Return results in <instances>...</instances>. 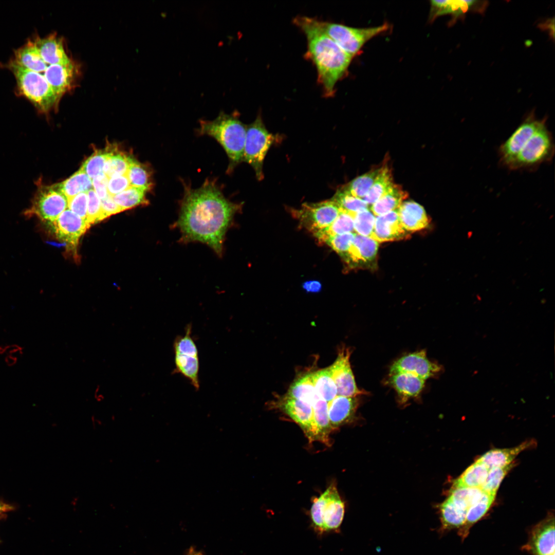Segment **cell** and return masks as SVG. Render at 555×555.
<instances>
[{
    "mask_svg": "<svg viewBox=\"0 0 555 555\" xmlns=\"http://www.w3.org/2000/svg\"><path fill=\"white\" fill-rule=\"evenodd\" d=\"M489 471L484 464L477 460L454 481L453 488H481Z\"/></svg>",
    "mask_w": 555,
    "mask_h": 555,
    "instance_id": "cell-29",
    "label": "cell"
},
{
    "mask_svg": "<svg viewBox=\"0 0 555 555\" xmlns=\"http://www.w3.org/2000/svg\"><path fill=\"white\" fill-rule=\"evenodd\" d=\"M350 354L349 348L342 347L336 360L328 367L336 385L338 396L356 397L366 393L356 385L349 362Z\"/></svg>",
    "mask_w": 555,
    "mask_h": 555,
    "instance_id": "cell-12",
    "label": "cell"
},
{
    "mask_svg": "<svg viewBox=\"0 0 555 555\" xmlns=\"http://www.w3.org/2000/svg\"><path fill=\"white\" fill-rule=\"evenodd\" d=\"M341 211L332 199L317 203H304L299 209L292 210V215L303 227L313 234L327 228Z\"/></svg>",
    "mask_w": 555,
    "mask_h": 555,
    "instance_id": "cell-10",
    "label": "cell"
},
{
    "mask_svg": "<svg viewBox=\"0 0 555 555\" xmlns=\"http://www.w3.org/2000/svg\"><path fill=\"white\" fill-rule=\"evenodd\" d=\"M303 288L308 292H318L321 288V284L317 281H307L304 283Z\"/></svg>",
    "mask_w": 555,
    "mask_h": 555,
    "instance_id": "cell-53",
    "label": "cell"
},
{
    "mask_svg": "<svg viewBox=\"0 0 555 555\" xmlns=\"http://www.w3.org/2000/svg\"><path fill=\"white\" fill-rule=\"evenodd\" d=\"M355 214L341 210L336 219L327 228L320 230L313 235L320 243L333 236L355 233L354 216Z\"/></svg>",
    "mask_w": 555,
    "mask_h": 555,
    "instance_id": "cell-28",
    "label": "cell"
},
{
    "mask_svg": "<svg viewBox=\"0 0 555 555\" xmlns=\"http://www.w3.org/2000/svg\"><path fill=\"white\" fill-rule=\"evenodd\" d=\"M312 407L316 430V440L328 445L329 435L332 429L328 418V402L319 398L313 403Z\"/></svg>",
    "mask_w": 555,
    "mask_h": 555,
    "instance_id": "cell-31",
    "label": "cell"
},
{
    "mask_svg": "<svg viewBox=\"0 0 555 555\" xmlns=\"http://www.w3.org/2000/svg\"><path fill=\"white\" fill-rule=\"evenodd\" d=\"M379 243L370 237L356 234L343 260L349 268H370L376 264Z\"/></svg>",
    "mask_w": 555,
    "mask_h": 555,
    "instance_id": "cell-15",
    "label": "cell"
},
{
    "mask_svg": "<svg viewBox=\"0 0 555 555\" xmlns=\"http://www.w3.org/2000/svg\"><path fill=\"white\" fill-rule=\"evenodd\" d=\"M513 465V464L511 463L504 467L489 470L486 481L481 487L482 489L488 493L496 495L501 483Z\"/></svg>",
    "mask_w": 555,
    "mask_h": 555,
    "instance_id": "cell-46",
    "label": "cell"
},
{
    "mask_svg": "<svg viewBox=\"0 0 555 555\" xmlns=\"http://www.w3.org/2000/svg\"><path fill=\"white\" fill-rule=\"evenodd\" d=\"M400 221L407 232H415L425 228L430 220L423 207L412 200L403 202L398 209Z\"/></svg>",
    "mask_w": 555,
    "mask_h": 555,
    "instance_id": "cell-21",
    "label": "cell"
},
{
    "mask_svg": "<svg viewBox=\"0 0 555 555\" xmlns=\"http://www.w3.org/2000/svg\"><path fill=\"white\" fill-rule=\"evenodd\" d=\"M8 66L15 77L20 94L28 99L39 111L47 113L57 107L60 99L44 75L27 69L13 60L10 62Z\"/></svg>",
    "mask_w": 555,
    "mask_h": 555,
    "instance_id": "cell-5",
    "label": "cell"
},
{
    "mask_svg": "<svg viewBox=\"0 0 555 555\" xmlns=\"http://www.w3.org/2000/svg\"><path fill=\"white\" fill-rule=\"evenodd\" d=\"M42 58L47 64H67L71 61L66 54L62 40L55 34L33 41Z\"/></svg>",
    "mask_w": 555,
    "mask_h": 555,
    "instance_id": "cell-20",
    "label": "cell"
},
{
    "mask_svg": "<svg viewBox=\"0 0 555 555\" xmlns=\"http://www.w3.org/2000/svg\"><path fill=\"white\" fill-rule=\"evenodd\" d=\"M408 193L398 184L392 188L380 199L369 206V209L375 216L383 215L399 209Z\"/></svg>",
    "mask_w": 555,
    "mask_h": 555,
    "instance_id": "cell-26",
    "label": "cell"
},
{
    "mask_svg": "<svg viewBox=\"0 0 555 555\" xmlns=\"http://www.w3.org/2000/svg\"><path fill=\"white\" fill-rule=\"evenodd\" d=\"M376 216L369 209L355 214L354 216V231L358 235L371 237L375 225Z\"/></svg>",
    "mask_w": 555,
    "mask_h": 555,
    "instance_id": "cell-44",
    "label": "cell"
},
{
    "mask_svg": "<svg viewBox=\"0 0 555 555\" xmlns=\"http://www.w3.org/2000/svg\"><path fill=\"white\" fill-rule=\"evenodd\" d=\"M59 184L68 199L81 193L87 192L92 189V179L81 169Z\"/></svg>",
    "mask_w": 555,
    "mask_h": 555,
    "instance_id": "cell-35",
    "label": "cell"
},
{
    "mask_svg": "<svg viewBox=\"0 0 555 555\" xmlns=\"http://www.w3.org/2000/svg\"><path fill=\"white\" fill-rule=\"evenodd\" d=\"M379 170L380 168L374 169L356 177L343 188L353 196L363 199L371 188Z\"/></svg>",
    "mask_w": 555,
    "mask_h": 555,
    "instance_id": "cell-40",
    "label": "cell"
},
{
    "mask_svg": "<svg viewBox=\"0 0 555 555\" xmlns=\"http://www.w3.org/2000/svg\"><path fill=\"white\" fill-rule=\"evenodd\" d=\"M293 22L306 36L307 48L305 57L316 67L318 82L324 95L332 96L336 84L345 74L353 58L324 32L320 20L300 16H297Z\"/></svg>",
    "mask_w": 555,
    "mask_h": 555,
    "instance_id": "cell-2",
    "label": "cell"
},
{
    "mask_svg": "<svg viewBox=\"0 0 555 555\" xmlns=\"http://www.w3.org/2000/svg\"><path fill=\"white\" fill-rule=\"evenodd\" d=\"M107 157V151L105 148L103 150H96L83 163L80 169L83 170L88 177L92 179L94 178L103 173L105 162Z\"/></svg>",
    "mask_w": 555,
    "mask_h": 555,
    "instance_id": "cell-43",
    "label": "cell"
},
{
    "mask_svg": "<svg viewBox=\"0 0 555 555\" xmlns=\"http://www.w3.org/2000/svg\"><path fill=\"white\" fill-rule=\"evenodd\" d=\"M359 404L356 397L336 396L328 402V414L332 429L353 419Z\"/></svg>",
    "mask_w": 555,
    "mask_h": 555,
    "instance_id": "cell-19",
    "label": "cell"
},
{
    "mask_svg": "<svg viewBox=\"0 0 555 555\" xmlns=\"http://www.w3.org/2000/svg\"><path fill=\"white\" fill-rule=\"evenodd\" d=\"M286 396L303 401L311 405L321 398L314 386L311 373H307L295 380L290 386Z\"/></svg>",
    "mask_w": 555,
    "mask_h": 555,
    "instance_id": "cell-30",
    "label": "cell"
},
{
    "mask_svg": "<svg viewBox=\"0 0 555 555\" xmlns=\"http://www.w3.org/2000/svg\"><path fill=\"white\" fill-rule=\"evenodd\" d=\"M442 367L430 361L424 350L403 356L392 365L390 375L397 373H408L426 379L438 374Z\"/></svg>",
    "mask_w": 555,
    "mask_h": 555,
    "instance_id": "cell-14",
    "label": "cell"
},
{
    "mask_svg": "<svg viewBox=\"0 0 555 555\" xmlns=\"http://www.w3.org/2000/svg\"><path fill=\"white\" fill-rule=\"evenodd\" d=\"M87 211L86 221L89 227L100 221L101 200L93 189L87 192Z\"/></svg>",
    "mask_w": 555,
    "mask_h": 555,
    "instance_id": "cell-48",
    "label": "cell"
},
{
    "mask_svg": "<svg viewBox=\"0 0 555 555\" xmlns=\"http://www.w3.org/2000/svg\"><path fill=\"white\" fill-rule=\"evenodd\" d=\"M440 510L444 527H459L464 525L467 512L455 505L448 498L441 504Z\"/></svg>",
    "mask_w": 555,
    "mask_h": 555,
    "instance_id": "cell-38",
    "label": "cell"
},
{
    "mask_svg": "<svg viewBox=\"0 0 555 555\" xmlns=\"http://www.w3.org/2000/svg\"><path fill=\"white\" fill-rule=\"evenodd\" d=\"M554 18L552 19H548L544 22H542L539 25V27L543 30L548 29L550 33V36L554 40Z\"/></svg>",
    "mask_w": 555,
    "mask_h": 555,
    "instance_id": "cell-54",
    "label": "cell"
},
{
    "mask_svg": "<svg viewBox=\"0 0 555 555\" xmlns=\"http://www.w3.org/2000/svg\"><path fill=\"white\" fill-rule=\"evenodd\" d=\"M76 68L71 62L67 64H53L47 66L44 76L59 99L73 87Z\"/></svg>",
    "mask_w": 555,
    "mask_h": 555,
    "instance_id": "cell-18",
    "label": "cell"
},
{
    "mask_svg": "<svg viewBox=\"0 0 555 555\" xmlns=\"http://www.w3.org/2000/svg\"><path fill=\"white\" fill-rule=\"evenodd\" d=\"M424 380L410 373H397L390 375L388 382L402 399L417 396L424 387Z\"/></svg>",
    "mask_w": 555,
    "mask_h": 555,
    "instance_id": "cell-22",
    "label": "cell"
},
{
    "mask_svg": "<svg viewBox=\"0 0 555 555\" xmlns=\"http://www.w3.org/2000/svg\"><path fill=\"white\" fill-rule=\"evenodd\" d=\"M394 184L391 169L385 164L380 168L371 188L363 199L369 207L386 194Z\"/></svg>",
    "mask_w": 555,
    "mask_h": 555,
    "instance_id": "cell-32",
    "label": "cell"
},
{
    "mask_svg": "<svg viewBox=\"0 0 555 555\" xmlns=\"http://www.w3.org/2000/svg\"><path fill=\"white\" fill-rule=\"evenodd\" d=\"M331 199L341 210L354 214L369 209V206L363 199L353 196L343 187L339 189Z\"/></svg>",
    "mask_w": 555,
    "mask_h": 555,
    "instance_id": "cell-41",
    "label": "cell"
},
{
    "mask_svg": "<svg viewBox=\"0 0 555 555\" xmlns=\"http://www.w3.org/2000/svg\"><path fill=\"white\" fill-rule=\"evenodd\" d=\"M279 406L300 426L310 442L316 440L313 409L310 404L286 396L279 402Z\"/></svg>",
    "mask_w": 555,
    "mask_h": 555,
    "instance_id": "cell-16",
    "label": "cell"
},
{
    "mask_svg": "<svg viewBox=\"0 0 555 555\" xmlns=\"http://www.w3.org/2000/svg\"><path fill=\"white\" fill-rule=\"evenodd\" d=\"M107 157L103 173L109 178L114 176L126 174L133 158L120 151L116 145L105 147Z\"/></svg>",
    "mask_w": 555,
    "mask_h": 555,
    "instance_id": "cell-27",
    "label": "cell"
},
{
    "mask_svg": "<svg viewBox=\"0 0 555 555\" xmlns=\"http://www.w3.org/2000/svg\"><path fill=\"white\" fill-rule=\"evenodd\" d=\"M484 493L481 488L452 487L448 498L467 512L472 505L482 498Z\"/></svg>",
    "mask_w": 555,
    "mask_h": 555,
    "instance_id": "cell-39",
    "label": "cell"
},
{
    "mask_svg": "<svg viewBox=\"0 0 555 555\" xmlns=\"http://www.w3.org/2000/svg\"><path fill=\"white\" fill-rule=\"evenodd\" d=\"M312 380L319 396L327 402L337 396L335 382L328 367L311 373Z\"/></svg>",
    "mask_w": 555,
    "mask_h": 555,
    "instance_id": "cell-33",
    "label": "cell"
},
{
    "mask_svg": "<svg viewBox=\"0 0 555 555\" xmlns=\"http://www.w3.org/2000/svg\"><path fill=\"white\" fill-rule=\"evenodd\" d=\"M87 202V192L81 193L68 199V209L80 217L86 219Z\"/></svg>",
    "mask_w": 555,
    "mask_h": 555,
    "instance_id": "cell-49",
    "label": "cell"
},
{
    "mask_svg": "<svg viewBox=\"0 0 555 555\" xmlns=\"http://www.w3.org/2000/svg\"><path fill=\"white\" fill-rule=\"evenodd\" d=\"M546 121L545 117L514 135L510 145L512 161L508 170L534 171L550 162L554 154V143Z\"/></svg>",
    "mask_w": 555,
    "mask_h": 555,
    "instance_id": "cell-3",
    "label": "cell"
},
{
    "mask_svg": "<svg viewBox=\"0 0 555 555\" xmlns=\"http://www.w3.org/2000/svg\"><path fill=\"white\" fill-rule=\"evenodd\" d=\"M122 211L112 196L108 195L106 198L101 200L100 221Z\"/></svg>",
    "mask_w": 555,
    "mask_h": 555,
    "instance_id": "cell-51",
    "label": "cell"
},
{
    "mask_svg": "<svg viewBox=\"0 0 555 555\" xmlns=\"http://www.w3.org/2000/svg\"><path fill=\"white\" fill-rule=\"evenodd\" d=\"M56 237L64 243L67 250L77 253L79 239L90 227L83 219L68 209L48 225Z\"/></svg>",
    "mask_w": 555,
    "mask_h": 555,
    "instance_id": "cell-11",
    "label": "cell"
},
{
    "mask_svg": "<svg viewBox=\"0 0 555 555\" xmlns=\"http://www.w3.org/2000/svg\"><path fill=\"white\" fill-rule=\"evenodd\" d=\"M175 372L179 373L188 379L194 387L198 390L199 381L198 372L199 362L198 357L175 354Z\"/></svg>",
    "mask_w": 555,
    "mask_h": 555,
    "instance_id": "cell-34",
    "label": "cell"
},
{
    "mask_svg": "<svg viewBox=\"0 0 555 555\" xmlns=\"http://www.w3.org/2000/svg\"><path fill=\"white\" fill-rule=\"evenodd\" d=\"M355 235V233H349L333 236L328 238L324 244L328 245L343 258L349 249Z\"/></svg>",
    "mask_w": 555,
    "mask_h": 555,
    "instance_id": "cell-47",
    "label": "cell"
},
{
    "mask_svg": "<svg viewBox=\"0 0 555 555\" xmlns=\"http://www.w3.org/2000/svg\"><path fill=\"white\" fill-rule=\"evenodd\" d=\"M489 5L485 1H431L430 20L446 14L451 15L450 25L458 20H464L469 12L484 14Z\"/></svg>",
    "mask_w": 555,
    "mask_h": 555,
    "instance_id": "cell-13",
    "label": "cell"
},
{
    "mask_svg": "<svg viewBox=\"0 0 555 555\" xmlns=\"http://www.w3.org/2000/svg\"><path fill=\"white\" fill-rule=\"evenodd\" d=\"M275 140L263 122L260 115L246 126L243 161L250 164L258 180L263 178V163L266 155Z\"/></svg>",
    "mask_w": 555,
    "mask_h": 555,
    "instance_id": "cell-9",
    "label": "cell"
},
{
    "mask_svg": "<svg viewBox=\"0 0 555 555\" xmlns=\"http://www.w3.org/2000/svg\"><path fill=\"white\" fill-rule=\"evenodd\" d=\"M188 555H199V554H198L197 553H195V552H192L190 553Z\"/></svg>",
    "mask_w": 555,
    "mask_h": 555,
    "instance_id": "cell-56",
    "label": "cell"
},
{
    "mask_svg": "<svg viewBox=\"0 0 555 555\" xmlns=\"http://www.w3.org/2000/svg\"><path fill=\"white\" fill-rule=\"evenodd\" d=\"M147 192L144 189L130 186L113 197L123 211L138 206L148 205L149 200L146 197Z\"/></svg>",
    "mask_w": 555,
    "mask_h": 555,
    "instance_id": "cell-37",
    "label": "cell"
},
{
    "mask_svg": "<svg viewBox=\"0 0 555 555\" xmlns=\"http://www.w3.org/2000/svg\"><path fill=\"white\" fill-rule=\"evenodd\" d=\"M130 187L126 174L114 176L108 178L107 191L108 195L114 196Z\"/></svg>",
    "mask_w": 555,
    "mask_h": 555,
    "instance_id": "cell-50",
    "label": "cell"
},
{
    "mask_svg": "<svg viewBox=\"0 0 555 555\" xmlns=\"http://www.w3.org/2000/svg\"><path fill=\"white\" fill-rule=\"evenodd\" d=\"M183 186L178 218L173 225L180 231V241L206 244L221 256L226 233L242 203L227 198L214 179H206L196 189L185 183Z\"/></svg>",
    "mask_w": 555,
    "mask_h": 555,
    "instance_id": "cell-1",
    "label": "cell"
},
{
    "mask_svg": "<svg viewBox=\"0 0 555 555\" xmlns=\"http://www.w3.org/2000/svg\"><path fill=\"white\" fill-rule=\"evenodd\" d=\"M108 178L102 173L92 179V189L100 200L108 195L107 183Z\"/></svg>",
    "mask_w": 555,
    "mask_h": 555,
    "instance_id": "cell-52",
    "label": "cell"
},
{
    "mask_svg": "<svg viewBox=\"0 0 555 555\" xmlns=\"http://www.w3.org/2000/svg\"><path fill=\"white\" fill-rule=\"evenodd\" d=\"M344 511V503L331 484L313 502L310 512L312 526L320 533L336 530L342 523Z\"/></svg>",
    "mask_w": 555,
    "mask_h": 555,
    "instance_id": "cell-6",
    "label": "cell"
},
{
    "mask_svg": "<svg viewBox=\"0 0 555 555\" xmlns=\"http://www.w3.org/2000/svg\"><path fill=\"white\" fill-rule=\"evenodd\" d=\"M495 496V495L484 492L482 498L468 509L464 524L468 529L487 512Z\"/></svg>",
    "mask_w": 555,
    "mask_h": 555,
    "instance_id": "cell-42",
    "label": "cell"
},
{
    "mask_svg": "<svg viewBox=\"0 0 555 555\" xmlns=\"http://www.w3.org/2000/svg\"><path fill=\"white\" fill-rule=\"evenodd\" d=\"M36 186L31 205L24 214L30 217H36L48 225L68 209V199L59 183L48 185L39 181Z\"/></svg>",
    "mask_w": 555,
    "mask_h": 555,
    "instance_id": "cell-7",
    "label": "cell"
},
{
    "mask_svg": "<svg viewBox=\"0 0 555 555\" xmlns=\"http://www.w3.org/2000/svg\"><path fill=\"white\" fill-rule=\"evenodd\" d=\"M13 507L0 500V519L7 512L12 510Z\"/></svg>",
    "mask_w": 555,
    "mask_h": 555,
    "instance_id": "cell-55",
    "label": "cell"
},
{
    "mask_svg": "<svg viewBox=\"0 0 555 555\" xmlns=\"http://www.w3.org/2000/svg\"><path fill=\"white\" fill-rule=\"evenodd\" d=\"M532 542L533 550L536 555H554L553 519L546 520L535 529Z\"/></svg>",
    "mask_w": 555,
    "mask_h": 555,
    "instance_id": "cell-23",
    "label": "cell"
},
{
    "mask_svg": "<svg viewBox=\"0 0 555 555\" xmlns=\"http://www.w3.org/2000/svg\"><path fill=\"white\" fill-rule=\"evenodd\" d=\"M191 325H188L184 335L179 336L176 338L173 343L175 354L198 357L197 347L191 336Z\"/></svg>",
    "mask_w": 555,
    "mask_h": 555,
    "instance_id": "cell-45",
    "label": "cell"
},
{
    "mask_svg": "<svg viewBox=\"0 0 555 555\" xmlns=\"http://www.w3.org/2000/svg\"><path fill=\"white\" fill-rule=\"evenodd\" d=\"M409 233L399 220L398 209L376 216L371 238L379 243L408 238Z\"/></svg>",
    "mask_w": 555,
    "mask_h": 555,
    "instance_id": "cell-17",
    "label": "cell"
},
{
    "mask_svg": "<svg viewBox=\"0 0 555 555\" xmlns=\"http://www.w3.org/2000/svg\"><path fill=\"white\" fill-rule=\"evenodd\" d=\"M197 133L213 138L223 147L229 159L227 173H231L243 161L246 126L235 112H220L213 120H200Z\"/></svg>",
    "mask_w": 555,
    "mask_h": 555,
    "instance_id": "cell-4",
    "label": "cell"
},
{
    "mask_svg": "<svg viewBox=\"0 0 555 555\" xmlns=\"http://www.w3.org/2000/svg\"><path fill=\"white\" fill-rule=\"evenodd\" d=\"M533 443L531 441H527L513 448L492 449L477 460L484 464L489 470L504 467L511 464L521 452L529 448Z\"/></svg>",
    "mask_w": 555,
    "mask_h": 555,
    "instance_id": "cell-24",
    "label": "cell"
},
{
    "mask_svg": "<svg viewBox=\"0 0 555 555\" xmlns=\"http://www.w3.org/2000/svg\"><path fill=\"white\" fill-rule=\"evenodd\" d=\"M152 171L149 167L133 158L126 175L130 186L144 189L147 192L152 189L153 184Z\"/></svg>",
    "mask_w": 555,
    "mask_h": 555,
    "instance_id": "cell-36",
    "label": "cell"
},
{
    "mask_svg": "<svg viewBox=\"0 0 555 555\" xmlns=\"http://www.w3.org/2000/svg\"><path fill=\"white\" fill-rule=\"evenodd\" d=\"M13 60L18 65L38 73L44 72L47 64L42 58L33 41H29L16 50Z\"/></svg>",
    "mask_w": 555,
    "mask_h": 555,
    "instance_id": "cell-25",
    "label": "cell"
},
{
    "mask_svg": "<svg viewBox=\"0 0 555 555\" xmlns=\"http://www.w3.org/2000/svg\"><path fill=\"white\" fill-rule=\"evenodd\" d=\"M324 32L345 52L355 56L364 44L388 28L386 24L373 27L357 28L342 24L320 21Z\"/></svg>",
    "mask_w": 555,
    "mask_h": 555,
    "instance_id": "cell-8",
    "label": "cell"
}]
</instances>
